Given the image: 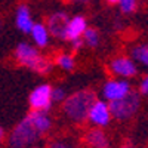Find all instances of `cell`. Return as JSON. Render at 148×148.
Instances as JSON below:
<instances>
[{
  "label": "cell",
  "instance_id": "1",
  "mask_svg": "<svg viewBox=\"0 0 148 148\" xmlns=\"http://www.w3.org/2000/svg\"><path fill=\"white\" fill-rule=\"evenodd\" d=\"M52 127V119L47 111L31 110L18 125L12 129L8 144L10 148H27L36 144Z\"/></svg>",
  "mask_w": 148,
  "mask_h": 148
},
{
  "label": "cell",
  "instance_id": "2",
  "mask_svg": "<svg viewBox=\"0 0 148 148\" xmlns=\"http://www.w3.org/2000/svg\"><path fill=\"white\" fill-rule=\"evenodd\" d=\"M96 101V93L90 89H83L71 93L70 96L65 98L62 102V111L65 117L76 123V125H82L88 120L89 111Z\"/></svg>",
  "mask_w": 148,
  "mask_h": 148
},
{
  "label": "cell",
  "instance_id": "3",
  "mask_svg": "<svg viewBox=\"0 0 148 148\" xmlns=\"http://www.w3.org/2000/svg\"><path fill=\"white\" fill-rule=\"evenodd\" d=\"M14 56L21 65L27 67L31 71L39 73V74H47L53 68L52 61L46 56H43L39 52V49L30 43H24V42L19 43L15 49Z\"/></svg>",
  "mask_w": 148,
  "mask_h": 148
},
{
  "label": "cell",
  "instance_id": "4",
  "mask_svg": "<svg viewBox=\"0 0 148 148\" xmlns=\"http://www.w3.org/2000/svg\"><path fill=\"white\" fill-rule=\"evenodd\" d=\"M108 107L113 119L120 121L130 120L141 108V93L136 90H130L126 96L108 102Z\"/></svg>",
  "mask_w": 148,
  "mask_h": 148
},
{
  "label": "cell",
  "instance_id": "5",
  "mask_svg": "<svg viewBox=\"0 0 148 148\" xmlns=\"http://www.w3.org/2000/svg\"><path fill=\"white\" fill-rule=\"evenodd\" d=\"M110 73L120 79H132L138 74V65L136 62L129 56H116L110 61L108 64Z\"/></svg>",
  "mask_w": 148,
  "mask_h": 148
},
{
  "label": "cell",
  "instance_id": "6",
  "mask_svg": "<svg viewBox=\"0 0 148 148\" xmlns=\"http://www.w3.org/2000/svg\"><path fill=\"white\" fill-rule=\"evenodd\" d=\"M51 92H52V86L51 84H40L30 93L28 98V104L31 107V110H39V111H49L52 108V98H51Z\"/></svg>",
  "mask_w": 148,
  "mask_h": 148
},
{
  "label": "cell",
  "instance_id": "7",
  "mask_svg": "<svg viewBox=\"0 0 148 148\" xmlns=\"http://www.w3.org/2000/svg\"><path fill=\"white\" fill-rule=\"evenodd\" d=\"M130 90H132L130 83L126 79H113V80H108L104 84L102 96L105 101L111 102V101H117L120 98L126 96Z\"/></svg>",
  "mask_w": 148,
  "mask_h": 148
},
{
  "label": "cell",
  "instance_id": "8",
  "mask_svg": "<svg viewBox=\"0 0 148 148\" xmlns=\"http://www.w3.org/2000/svg\"><path fill=\"white\" fill-rule=\"evenodd\" d=\"M111 113H110V107L107 102L104 101H95L90 111H89V116L88 120L92 123L95 127H107L111 121Z\"/></svg>",
  "mask_w": 148,
  "mask_h": 148
},
{
  "label": "cell",
  "instance_id": "9",
  "mask_svg": "<svg viewBox=\"0 0 148 148\" xmlns=\"http://www.w3.org/2000/svg\"><path fill=\"white\" fill-rule=\"evenodd\" d=\"M70 16L65 12H55L47 18V31L52 37L58 40H67L65 39V33H67V24H68Z\"/></svg>",
  "mask_w": 148,
  "mask_h": 148
},
{
  "label": "cell",
  "instance_id": "10",
  "mask_svg": "<svg viewBox=\"0 0 148 148\" xmlns=\"http://www.w3.org/2000/svg\"><path fill=\"white\" fill-rule=\"evenodd\" d=\"M84 142L89 148H110V139L102 127H93L86 132Z\"/></svg>",
  "mask_w": 148,
  "mask_h": 148
},
{
  "label": "cell",
  "instance_id": "11",
  "mask_svg": "<svg viewBox=\"0 0 148 148\" xmlns=\"http://www.w3.org/2000/svg\"><path fill=\"white\" fill-rule=\"evenodd\" d=\"M88 28V21L83 15H76L68 19L67 24V33H65V39L68 42L74 40V39H79V37L83 36L84 30Z\"/></svg>",
  "mask_w": 148,
  "mask_h": 148
},
{
  "label": "cell",
  "instance_id": "12",
  "mask_svg": "<svg viewBox=\"0 0 148 148\" xmlns=\"http://www.w3.org/2000/svg\"><path fill=\"white\" fill-rule=\"evenodd\" d=\"M16 27L22 31V33H30L33 25H34V21L31 18V12L28 9L27 5H19L16 9Z\"/></svg>",
  "mask_w": 148,
  "mask_h": 148
},
{
  "label": "cell",
  "instance_id": "13",
  "mask_svg": "<svg viewBox=\"0 0 148 148\" xmlns=\"http://www.w3.org/2000/svg\"><path fill=\"white\" fill-rule=\"evenodd\" d=\"M30 34L33 37V42L36 43V47H46L49 45V37H51V34H49L45 24H40V22L34 24Z\"/></svg>",
  "mask_w": 148,
  "mask_h": 148
},
{
  "label": "cell",
  "instance_id": "14",
  "mask_svg": "<svg viewBox=\"0 0 148 148\" xmlns=\"http://www.w3.org/2000/svg\"><path fill=\"white\" fill-rule=\"evenodd\" d=\"M130 58L136 64H142L144 67L148 68V43L135 45L130 49Z\"/></svg>",
  "mask_w": 148,
  "mask_h": 148
},
{
  "label": "cell",
  "instance_id": "15",
  "mask_svg": "<svg viewBox=\"0 0 148 148\" xmlns=\"http://www.w3.org/2000/svg\"><path fill=\"white\" fill-rule=\"evenodd\" d=\"M99 42H101V37H99V33L95 28H90L88 27L83 33V43L84 46H89V47H98L99 46Z\"/></svg>",
  "mask_w": 148,
  "mask_h": 148
},
{
  "label": "cell",
  "instance_id": "16",
  "mask_svg": "<svg viewBox=\"0 0 148 148\" xmlns=\"http://www.w3.org/2000/svg\"><path fill=\"white\" fill-rule=\"evenodd\" d=\"M55 64L64 71H73L74 67H76V61H74V56L70 53H61L56 56Z\"/></svg>",
  "mask_w": 148,
  "mask_h": 148
},
{
  "label": "cell",
  "instance_id": "17",
  "mask_svg": "<svg viewBox=\"0 0 148 148\" xmlns=\"http://www.w3.org/2000/svg\"><path fill=\"white\" fill-rule=\"evenodd\" d=\"M120 5V10L123 12V14H132V12H135V9H136V0H120L119 2Z\"/></svg>",
  "mask_w": 148,
  "mask_h": 148
},
{
  "label": "cell",
  "instance_id": "18",
  "mask_svg": "<svg viewBox=\"0 0 148 148\" xmlns=\"http://www.w3.org/2000/svg\"><path fill=\"white\" fill-rule=\"evenodd\" d=\"M51 98H52V102H64L67 98V92L64 88H52Z\"/></svg>",
  "mask_w": 148,
  "mask_h": 148
},
{
  "label": "cell",
  "instance_id": "19",
  "mask_svg": "<svg viewBox=\"0 0 148 148\" xmlns=\"http://www.w3.org/2000/svg\"><path fill=\"white\" fill-rule=\"evenodd\" d=\"M49 148H76V145L67 139H55L49 144Z\"/></svg>",
  "mask_w": 148,
  "mask_h": 148
},
{
  "label": "cell",
  "instance_id": "20",
  "mask_svg": "<svg viewBox=\"0 0 148 148\" xmlns=\"http://www.w3.org/2000/svg\"><path fill=\"white\" fill-rule=\"evenodd\" d=\"M139 93L148 96V74L142 79V82L139 83Z\"/></svg>",
  "mask_w": 148,
  "mask_h": 148
},
{
  "label": "cell",
  "instance_id": "21",
  "mask_svg": "<svg viewBox=\"0 0 148 148\" xmlns=\"http://www.w3.org/2000/svg\"><path fill=\"white\" fill-rule=\"evenodd\" d=\"M83 46H84V43H83V39H82V37L71 40V47H73V51H74V52H79Z\"/></svg>",
  "mask_w": 148,
  "mask_h": 148
},
{
  "label": "cell",
  "instance_id": "22",
  "mask_svg": "<svg viewBox=\"0 0 148 148\" xmlns=\"http://www.w3.org/2000/svg\"><path fill=\"white\" fill-rule=\"evenodd\" d=\"M65 2H74V3H86L89 0H65Z\"/></svg>",
  "mask_w": 148,
  "mask_h": 148
},
{
  "label": "cell",
  "instance_id": "23",
  "mask_svg": "<svg viewBox=\"0 0 148 148\" xmlns=\"http://www.w3.org/2000/svg\"><path fill=\"white\" fill-rule=\"evenodd\" d=\"M3 138H5V130H3V127H0V142L3 141Z\"/></svg>",
  "mask_w": 148,
  "mask_h": 148
},
{
  "label": "cell",
  "instance_id": "24",
  "mask_svg": "<svg viewBox=\"0 0 148 148\" xmlns=\"http://www.w3.org/2000/svg\"><path fill=\"white\" fill-rule=\"evenodd\" d=\"M120 148H132V145H130V144H123Z\"/></svg>",
  "mask_w": 148,
  "mask_h": 148
},
{
  "label": "cell",
  "instance_id": "25",
  "mask_svg": "<svg viewBox=\"0 0 148 148\" xmlns=\"http://www.w3.org/2000/svg\"><path fill=\"white\" fill-rule=\"evenodd\" d=\"M107 2H108V3H111V5H114V3H119L120 0H107Z\"/></svg>",
  "mask_w": 148,
  "mask_h": 148
},
{
  "label": "cell",
  "instance_id": "26",
  "mask_svg": "<svg viewBox=\"0 0 148 148\" xmlns=\"http://www.w3.org/2000/svg\"><path fill=\"white\" fill-rule=\"evenodd\" d=\"M31 148H40V147H36V145H34V147H31Z\"/></svg>",
  "mask_w": 148,
  "mask_h": 148
},
{
  "label": "cell",
  "instance_id": "27",
  "mask_svg": "<svg viewBox=\"0 0 148 148\" xmlns=\"http://www.w3.org/2000/svg\"><path fill=\"white\" fill-rule=\"evenodd\" d=\"M0 28H2V22H0Z\"/></svg>",
  "mask_w": 148,
  "mask_h": 148
}]
</instances>
